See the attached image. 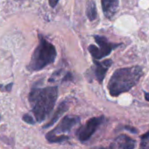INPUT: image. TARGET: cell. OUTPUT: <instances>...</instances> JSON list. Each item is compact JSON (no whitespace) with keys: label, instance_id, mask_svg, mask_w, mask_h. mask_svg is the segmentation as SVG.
<instances>
[{"label":"cell","instance_id":"cell-7","mask_svg":"<svg viewBox=\"0 0 149 149\" xmlns=\"http://www.w3.org/2000/svg\"><path fill=\"white\" fill-rule=\"evenodd\" d=\"M93 62L95 64V68L93 69L94 77L99 84H102L105 77L107 70L110 68V67L112 64V61L111 59H108V60L99 62L97 60H94Z\"/></svg>","mask_w":149,"mask_h":149},{"label":"cell","instance_id":"cell-10","mask_svg":"<svg viewBox=\"0 0 149 149\" xmlns=\"http://www.w3.org/2000/svg\"><path fill=\"white\" fill-rule=\"evenodd\" d=\"M68 110V103L67 102H61L60 104H59V106H58V108H57V110H56V111L54 112V116H53V118H51V120L47 124V125H45L44 126H43V128L44 129H47V128H48V127H50L51 125H53L54 124H55L56 122H57V120L67 111Z\"/></svg>","mask_w":149,"mask_h":149},{"label":"cell","instance_id":"cell-1","mask_svg":"<svg viewBox=\"0 0 149 149\" xmlns=\"http://www.w3.org/2000/svg\"><path fill=\"white\" fill-rule=\"evenodd\" d=\"M58 97V87H34L29 93L28 99L32 111L37 122L44 121L53 111Z\"/></svg>","mask_w":149,"mask_h":149},{"label":"cell","instance_id":"cell-16","mask_svg":"<svg viewBox=\"0 0 149 149\" xmlns=\"http://www.w3.org/2000/svg\"><path fill=\"white\" fill-rule=\"evenodd\" d=\"M144 95H145V98H146V100L149 102V93L145 92V93H144Z\"/></svg>","mask_w":149,"mask_h":149},{"label":"cell","instance_id":"cell-9","mask_svg":"<svg viewBox=\"0 0 149 149\" xmlns=\"http://www.w3.org/2000/svg\"><path fill=\"white\" fill-rule=\"evenodd\" d=\"M103 13L108 19H111L118 8V0H101Z\"/></svg>","mask_w":149,"mask_h":149},{"label":"cell","instance_id":"cell-5","mask_svg":"<svg viewBox=\"0 0 149 149\" xmlns=\"http://www.w3.org/2000/svg\"><path fill=\"white\" fill-rule=\"evenodd\" d=\"M94 39L99 47H96L95 45H90L88 47V50L94 60H100L104 57L108 56L113 49L122 45V43L109 42L108 40L104 36L95 35Z\"/></svg>","mask_w":149,"mask_h":149},{"label":"cell","instance_id":"cell-3","mask_svg":"<svg viewBox=\"0 0 149 149\" xmlns=\"http://www.w3.org/2000/svg\"><path fill=\"white\" fill-rule=\"evenodd\" d=\"M56 56L55 47L42 35H39V44L33 51L28 69L31 71H40L54 62Z\"/></svg>","mask_w":149,"mask_h":149},{"label":"cell","instance_id":"cell-6","mask_svg":"<svg viewBox=\"0 0 149 149\" xmlns=\"http://www.w3.org/2000/svg\"><path fill=\"white\" fill-rule=\"evenodd\" d=\"M104 116L96 117L89 119L85 125H82L77 132V136L78 139L82 142L87 141L91 139V137L96 132L97 128L101 125V124L104 122Z\"/></svg>","mask_w":149,"mask_h":149},{"label":"cell","instance_id":"cell-2","mask_svg":"<svg viewBox=\"0 0 149 149\" xmlns=\"http://www.w3.org/2000/svg\"><path fill=\"white\" fill-rule=\"evenodd\" d=\"M143 76L142 68L133 66L117 69L108 83V90L112 97H118L129 91L140 80Z\"/></svg>","mask_w":149,"mask_h":149},{"label":"cell","instance_id":"cell-18","mask_svg":"<svg viewBox=\"0 0 149 149\" xmlns=\"http://www.w3.org/2000/svg\"><path fill=\"white\" fill-rule=\"evenodd\" d=\"M0 118H1V116H0Z\"/></svg>","mask_w":149,"mask_h":149},{"label":"cell","instance_id":"cell-17","mask_svg":"<svg viewBox=\"0 0 149 149\" xmlns=\"http://www.w3.org/2000/svg\"><path fill=\"white\" fill-rule=\"evenodd\" d=\"M97 149H106V148H104V147H99V148H97Z\"/></svg>","mask_w":149,"mask_h":149},{"label":"cell","instance_id":"cell-12","mask_svg":"<svg viewBox=\"0 0 149 149\" xmlns=\"http://www.w3.org/2000/svg\"><path fill=\"white\" fill-rule=\"evenodd\" d=\"M22 118H23V120H24L26 123H27V124L34 125V123H35V121H34V119L33 118V117H31L29 114H25V115L22 117Z\"/></svg>","mask_w":149,"mask_h":149},{"label":"cell","instance_id":"cell-14","mask_svg":"<svg viewBox=\"0 0 149 149\" xmlns=\"http://www.w3.org/2000/svg\"><path fill=\"white\" fill-rule=\"evenodd\" d=\"M148 140H149V131L146 133H145L144 135L141 136V146H146V142Z\"/></svg>","mask_w":149,"mask_h":149},{"label":"cell","instance_id":"cell-13","mask_svg":"<svg viewBox=\"0 0 149 149\" xmlns=\"http://www.w3.org/2000/svg\"><path fill=\"white\" fill-rule=\"evenodd\" d=\"M13 84L11 83L7 85H2V84H0V91H6V92H10L12 91V88H13Z\"/></svg>","mask_w":149,"mask_h":149},{"label":"cell","instance_id":"cell-11","mask_svg":"<svg viewBox=\"0 0 149 149\" xmlns=\"http://www.w3.org/2000/svg\"><path fill=\"white\" fill-rule=\"evenodd\" d=\"M86 14L88 19L91 21H94L97 17V6L94 3V1H88L87 6H86Z\"/></svg>","mask_w":149,"mask_h":149},{"label":"cell","instance_id":"cell-8","mask_svg":"<svg viewBox=\"0 0 149 149\" xmlns=\"http://www.w3.org/2000/svg\"><path fill=\"white\" fill-rule=\"evenodd\" d=\"M135 144L134 139L125 134H121L111 142L110 149H133Z\"/></svg>","mask_w":149,"mask_h":149},{"label":"cell","instance_id":"cell-15","mask_svg":"<svg viewBox=\"0 0 149 149\" xmlns=\"http://www.w3.org/2000/svg\"><path fill=\"white\" fill-rule=\"evenodd\" d=\"M49 1V6L52 7V8H54L56 6V5L58 4L59 0H48Z\"/></svg>","mask_w":149,"mask_h":149},{"label":"cell","instance_id":"cell-4","mask_svg":"<svg viewBox=\"0 0 149 149\" xmlns=\"http://www.w3.org/2000/svg\"><path fill=\"white\" fill-rule=\"evenodd\" d=\"M79 122L80 118L78 116H65L54 129L46 134L47 140L50 143H61L64 140H67L68 139V136L60 134L68 132Z\"/></svg>","mask_w":149,"mask_h":149}]
</instances>
